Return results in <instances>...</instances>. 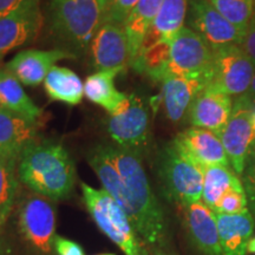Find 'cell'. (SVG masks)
Returning a JSON list of instances; mask_svg holds the SVG:
<instances>
[{
  "mask_svg": "<svg viewBox=\"0 0 255 255\" xmlns=\"http://www.w3.org/2000/svg\"><path fill=\"white\" fill-rule=\"evenodd\" d=\"M88 162L103 189L122 207L146 246L152 251L165 250L167 220L149 183L142 157L117 145L98 144L90 149Z\"/></svg>",
  "mask_w": 255,
  "mask_h": 255,
  "instance_id": "cell-1",
  "label": "cell"
},
{
  "mask_svg": "<svg viewBox=\"0 0 255 255\" xmlns=\"http://www.w3.org/2000/svg\"><path fill=\"white\" fill-rule=\"evenodd\" d=\"M17 169L19 181L28 190L51 201L68 199L75 188V163L58 142H32L21 151Z\"/></svg>",
  "mask_w": 255,
  "mask_h": 255,
  "instance_id": "cell-2",
  "label": "cell"
},
{
  "mask_svg": "<svg viewBox=\"0 0 255 255\" xmlns=\"http://www.w3.org/2000/svg\"><path fill=\"white\" fill-rule=\"evenodd\" d=\"M102 15L98 0H50L51 33L75 56L84 55L90 49Z\"/></svg>",
  "mask_w": 255,
  "mask_h": 255,
  "instance_id": "cell-3",
  "label": "cell"
},
{
  "mask_svg": "<svg viewBox=\"0 0 255 255\" xmlns=\"http://www.w3.org/2000/svg\"><path fill=\"white\" fill-rule=\"evenodd\" d=\"M82 193L85 208L96 226L124 255H151L149 247L137 234L131 220L109 193L84 182Z\"/></svg>",
  "mask_w": 255,
  "mask_h": 255,
  "instance_id": "cell-4",
  "label": "cell"
},
{
  "mask_svg": "<svg viewBox=\"0 0 255 255\" xmlns=\"http://www.w3.org/2000/svg\"><path fill=\"white\" fill-rule=\"evenodd\" d=\"M158 176L165 195L180 207L202 199L203 168L188 157L174 141L159 155Z\"/></svg>",
  "mask_w": 255,
  "mask_h": 255,
  "instance_id": "cell-5",
  "label": "cell"
},
{
  "mask_svg": "<svg viewBox=\"0 0 255 255\" xmlns=\"http://www.w3.org/2000/svg\"><path fill=\"white\" fill-rule=\"evenodd\" d=\"M15 221L21 240L34 254H52L57 237L53 201L32 191L24 194L17 203Z\"/></svg>",
  "mask_w": 255,
  "mask_h": 255,
  "instance_id": "cell-6",
  "label": "cell"
},
{
  "mask_svg": "<svg viewBox=\"0 0 255 255\" xmlns=\"http://www.w3.org/2000/svg\"><path fill=\"white\" fill-rule=\"evenodd\" d=\"M130 104L122 114L108 120V132L115 145L139 157L146 154L150 143L149 108L138 95H129Z\"/></svg>",
  "mask_w": 255,
  "mask_h": 255,
  "instance_id": "cell-7",
  "label": "cell"
},
{
  "mask_svg": "<svg viewBox=\"0 0 255 255\" xmlns=\"http://www.w3.org/2000/svg\"><path fill=\"white\" fill-rule=\"evenodd\" d=\"M254 72L255 64L240 45L223 46L214 51L208 88L239 97L248 91Z\"/></svg>",
  "mask_w": 255,
  "mask_h": 255,
  "instance_id": "cell-8",
  "label": "cell"
},
{
  "mask_svg": "<svg viewBox=\"0 0 255 255\" xmlns=\"http://www.w3.org/2000/svg\"><path fill=\"white\" fill-rule=\"evenodd\" d=\"M213 62L214 51L195 31L184 26L170 43V59L165 77H210Z\"/></svg>",
  "mask_w": 255,
  "mask_h": 255,
  "instance_id": "cell-9",
  "label": "cell"
},
{
  "mask_svg": "<svg viewBox=\"0 0 255 255\" xmlns=\"http://www.w3.org/2000/svg\"><path fill=\"white\" fill-rule=\"evenodd\" d=\"M254 104L246 95L239 96L238 101L233 104L228 123L219 135L231 167L240 177L255 143V133L252 127V108Z\"/></svg>",
  "mask_w": 255,
  "mask_h": 255,
  "instance_id": "cell-10",
  "label": "cell"
},
{
  "mask_svg": "<svg viewBox=\"0 0 255 255\" xmlns=\"http://www.w3.org/2000/svg\"><path fill=\"white\" fill-rule=\"evenodd\" d=\"M188 25L206 41L213 51L223 46L241 45L245 34L220 14L208 0H190Z\"/></svg>",
  "mask_w": 255,
  "mask_h": 255,
  "instance_id": "cell-11",
  "label": "cell"
},
{
  "mask_svg": "<svg viewBox=\"0 0 255 255\" xmlns=\"http://www.w3.org/2000/svg\"><path fill=\"white\" fill-rule=\"evenodd\" d=\"M44 24L39 0L23 5L0 17V58L9 51L37 39Z\"/></svg>",
  "mask_w": 255,
  "mask_h": 255,
  "instance_id": "cell-12",
  "label": "cell"
},
{
  "mask_svg": "<svg viewBox=\"0 0 255 255\" xmlns=\"http://www.w3.org/2000/svg\"><path fill=\"white\" fill-rule=\"evenodd\" d=\"M91 56L97 71L124 73L131 66V53L123 26L101 23L91 43Z\"/></svg>",
  "mask_w": 255,
  "mask_h": 255,
  "instance_id": "cell-13",
  "label": "cell"
},
{
  "mask_svg": "<svg viewBox=\"0 0 255 255\" xmlns=\"http://www.w3.org/2000/svg\"><path fill=\"white\" fill-rule=\"evenodd\" d=\"M76 56L69 50H36L20 51L7 63L6 69L26 87H37L45 81L47 73L63 59H72Z\"/></svg>",
  "mask_w": 255,
  "mask_h": 255,
  "instance_id": "cell-14",
  "label": "cell"
},
{
  "mask_svg": "<svg viewBox=\"0 0 255 255\" xmlns=\"http://www.w3.org/2000/svg\"><path fill=\"white\" fill-rule=\"evenodd\" d=\"M209 83V76H167L162 81V102L168 120L173 123L182 122L184 117L189 114L191 104L197 96L208 87Z\"/></svg>",
  "mask_w": 255,
  "mask_h": 255,
  "instance_id": "cell-15",
  "label": "cell"
},
{
  "mask_svg": "<svg viewBox=\"0 0 255 255\" xmlns=\"http://www.w3.org/2000/svg\"><path fill=\"white\" fill-rule=\"evenodd\" d=\"M184 227L203 255H222L216 215L202 201L181 206Z\"/></svg>",
  "mask_w": 255,
  "mask_h": 255,
  "instance_id": "cell-16",
  "label": "cell"
},
{
  "mask_svg": "<svg viewBox=\"0 0 255 255\" xmlns=\"http://www.w3.org/2000/svg\"><path fill=\"white\" fill-rule=\"evenodd\" d=\"M174 143L200 167H231L220 137L213 131L191 127L175 137Z\"/></svg>",
  "mask_w": 255,
  "mask_h": 255,
  "instance_id": "cell-17",
  "label": "cell"
},
{
  "mask_svg": "<svg viewBox=\"0 0 255 255\" xmlns=\"http://www.w3.org/2000/svg\"><path fill=\"white\" fill-rule=\"evenodd\" d=\"M232 110V96L207 87L191 104L188 116L193 127L207 129L219 136L228 123Z\"/></svg>",
  "mask_w": 255,
  "mask_h": 255,
  "instance_id": "cell-18",
  "label": "cell"
},
{
  "mask_svg": "<svg viewBox=\"0 0 255 255\" xmlns=\"http://www.w3.org/2000/svg\"><path fill=\"white\" fill-rule=\"evenodd\" d=\"M222 255H247L254 232L251 212L241 214H216Z\"/></svg>",
  "mask_w": 255,
  "mask_h": 255,
  "instance_id": "cell-19",
  "label": "cell"
},
{
  "mask_svg": "<svg viewBox=\"0 0 255 255\" xmlns=\"http://www.w3.org/2000/svg\"><path fill=\"white\" fill-rule=\"evenodd\" d=\"M188 7L189 0H163L150 30L146 33L139 53L159 41L171 43L175 36L184 27Z\"/></svg>",
  "mask_w": 255,
  "mask_h": 255,
  "instance_id": "cell-20",
  "label": "cell"
},
{
  "mask_svg": "<svg viewBox=\"0 0 255 255\" xmlns=\"http://www.w3.org/2000/svg\"><path fill=\"white\" fill-rule=\"evenodd\" d=\"M116 76V72L97 71L84 83V95L88 100L103 108L110 116L122 114L130 104L129 95L120 92L115 87Z\"/></svg>",
  "mask_w": 255,
  "mask_h": 255,
  "instance_id": "cell-21",
  "label": "cell"
},
{
  "mask_svg": "<svg viewBox=\"0 0 255 255\" xmlns=\"http://www.w3.org/2000/svg\"><path fill=\"white\" fill-rule=\"evenodd\" d=\"M36 123L0 109V152L19 159L21 151L37 141Z\"/></svg>",
  "mask_w": 255,
  "mask_h": 255,
  "instance_id": "cell-22",
  "label": "cell"
},
{
  "mask_svg": "<svg viewBox=\"0 0 255 255\" xmlns=\"http://www.w3.org/2000/svg\"><path fill=\"white\" fill-rule=\"evenodd\" d=\"M0 107L32 123L43 115V110L25 92L23 84L7 69L0 70Z\"/></svg>",
  "mask_w": 255,
  "mask_h": 255,
  "instance_id": "cell-23",
  "label": "cell"
},
{
  "mask_svg": "<svg viewBox=\"0 0 255 255\" xmlns=\"http://www.w3.org/2000/svg\"><path fill=\"white\" fill-rule=\"evenodd\" d=\"M162 2L163 0H139L124 21L123 28L131 53V65L139 55L143 41L154 23Z\"/></svg>",
  "mask_w": 255,
  "mask_h": 255,
  "instance_id": "cell-24",
  "label": "cell"
},
{
  "mask_svg": "<svg viewBox=\"0 0 255 255\" xmlns=\"http://www.w3.org/2000/svg\"><path fill=\"white\" fill-rule=\"evenodd\" d=\"M44 88L52 101L77 105L84 96V83L72 70L55 65L47 73Z\"/></svg>",
  "mask_w": 255,
  "mask_h": 255,
  "instance_id": "cell-25",
  "label": "cell"
},
{
  "mask_svg": "<svg viewBox=\"0 0 255 255\" xmlns=\"http://www.w3.org/2000/svg\"><path fill=\"white\" fill-rule=\"evenodd\" d=\"M241 186H244V182L232 167H206L203 168V188L201 201L214 212L219 201L228 190Z\"/></svg>",
  "mask_w": 255,
  "mask_h": 255,
  "instance_id": "cell-26",
  "label": "cell"
},
{
  "mask_svg": "<svg viewBox=\"0 0 255 255\" xmlns=\"http://www.w3.org/2000/svg\"><path fill=\"white\" fill-rule=\"evenodd\" d=\"M18 158L0 152V229L5 226L18 203Z\"/></svg>",
  "mask_w": 255,
  "mask_h": 255,
  "instance_id": "cell-27",
  "label": "cell"
},
{
  "mask_svg": "<svg viewBox=\"0 0 255 255\" xmlns=\"http://www.w3.org/2000/svg\"><path fill=\"white\" fill-rule=\"evenodd\" d=\"M170 59V43L159 41L143 50L132 63V68L139 73H145L154 81L162 82L165 77Z\"/></svg>",
  "mask_w": 255,
  "mask_h": 255,
  "instance_id": "cell-28",
  "label": "cell"
},
{
  "mask_svg": "<svg viewBox=\"0 0 255 255\" xmlns=\"http://www.w3.org/2000/svg\"><path fill=\"white\" fill-rule=\"evenodd\" d=\"M216 11L229 23L246 33L252 18L255 13V0H208Z\"/></svg>",
  "mask_w": 255,
  "mask_h": 255,
  "instance_id": "cell-29",
  "label": "cell"
},
{
  "mask_svg": "<svg viewBox=\"0 0 255 255\" xmlns=\"http://www.w3.org/2000/svg\"><path fill=\"white\" fill-rule=\"evenodd\" d=\"M248 199L245 186L233 188L221 197L216 205V214H241L248 212Z\"/></svg>",
  "mask_w": 255,
  "mask_h": 255,
  "instance_id": "cell-30",
  "label": "cell"
},
{
  "mask_svg": "<svg viewBox=\"0 0 255 255\" xmlns=\"http://www.w3.org/2000/svg\"><path fill=\"white\" fill-rule=\"evenodd\" d=\"M138 1L139 0H109L102 15V23H111L123 26L124 21Z\"/></svg>",
  "mask_w": 255,
  "mask_h": 255,
  "instance_id": "cell-31",
  "label": "cell"
},
{
  "mask_svg": "<svg viewBox=\"0 0 255 255\" xmlns=\"http://www.w3.org/2000/svg\"><path fill=\"white\" fill-rule=\"evenodd\" d=\"M242 180L247 194L248 205L252 207L255 214V143L247 157L245 170L242 173Z\"/></svg>",
  "mask_w": 255,
  "mask_h": 255,
  "instance_id": "cell-32",
  "label": "cell"
},
{
  "mask_svg": "<svg viewBox=\"0 0 255 255\" xmlns=\"http://www.w3.org/2000/svg\"><path fill=\"white\" fill-rule=\"evenodd\" d=\"M53 248L57 255H85L84 250L76 241L62 238L57 235L55 239Z\"/></svg>",
  "mask_w": 255,
  "mask_h": 255,
  "instance_id": "cell-33",
  "label": "cell"
},
{
  "mask_svg": "<svg viewBox=\"0 0 255 255\" xmlns=\"http://www.w3.org/2000/svg\"><path fill=\"white\" fill-rule=\"evenodd\" d=\"M240 46L245 50V52L251 57V59L255 64V13L253 18H252L250 25H248L244 40H242Z\"/></svg>",
  "mask_w": 255,
  "mask_h": 255,
  "instance_id": "cell-34",
  "label": "cell"
},
{
  "mask_svg": "<svg viewBox=\"0 0 255 255\" xmlns=\"http://www.w3.org/2000/svg\"><path fill=\"white\" fill-rule=\"evenodd\" d=\"M26 0H0V17L23 5Z\"/></svg>",
  "mask_w": 255,
  "mask_h": 255,
  "instance_id": "cell-35",
  "label": "cell"
},
{
  "mask_svg": "<svg viewBox=\"0 0 255 255\" xmlns=\"http://www.w3.org/2000/svg\"><path fill=\"white\" fill-rule=\"evenodd\" d=\"M0 255H11V248L5 238V233L0 229Z\"/></svg>",
  "mask_w": 255,
  "mask_h": 255,
  "instance_id": "cell-36",
  "label": "cell"
},
{
  "mask_svg": "<svg viewBox=\"0 0 255 255\" xmlns=\"http://www.w3.org/2000/svg\"><path fill=\"white\" fill-rule=\"evenodd\" d=\"M245 95H246L251 101H253L254 103H255V72H254L253 79H252L251 87H250V89H248V91Z\"/></svg>",
  "mask_w": 255,
  "mask_h": 255,
  "instance_id": "cell-37",
  "label": "cell"
},
{
  "mask_svg": "<svg viewBox=\"0 0 255 255\" xmlns=\"http://www.w3.org/2000/svg\"><path fill=\"white\" fill-rule=\"evenodd\" d=\"M248 253L255 254V237L252 238L250 245H248Z\"/></svg>",
  "mask_w": 255,
  "mask_h": 255,
  "instance_id": "cell-38",
  "label": "cell"
},
{
  "mask_svg": "<svg viewBox=\"0 0 255 255\" xmlns=\"http://www.w3.org/2000/svg\"><path fill=\"white\" fill-rule=\"evenodd\" d=\"M151 255H176V254L170 253V252H168L167 250H155L152 252Z\"/></svg>",
  "mask_w": 255,
  "mask_h": 255,
  "instance_id": "cell-39",
  "label": "cell"
},
{
  "mask_svg": "<svg viewBox=\"0 0 255 255\" xmlns=\"http://www.w3.org/2000/svg\"><path fill=\"white\" fill-rule=\"evenodd\" d=\"M252 127H253V131L255 133V104L252 108Z\"/></svg>",
  "mask_w": 255,
  "mask_h": 255,
  "instance_id": "cell-40",
  "label": "cell"
},
{
  "mask_svg": "<svg viewBox=\"0 0 255 255\" xmlns=\"http://www.w3.org/2000/svg\"><path fill=\"white\" fill-rule=\"evenodd\" d=\"M98 1H100V5H101V7H102V11H104L105 6H107L108 1H109V0H98Z\"/></svg>",
  "mask_w": 255,
  "mask_h": 255,
  "instance_id": "cell-41",
  "label": "cell"
},
{
  "mask_svg": "<svg viewBox=\"0 0 255 255\" xmlns=\"http://www.w3.org/2000/svg\"><path fill=\"white\" fill-rule=\"evenodd\" d=\"M97 255H115V254H109V253H105V254H97Z\"/></svg>",
  "mask_w": 255,
  "mask_h": 255,
  "instance_id": "cell-42",
  "label": "cell"
}]
</instances>
